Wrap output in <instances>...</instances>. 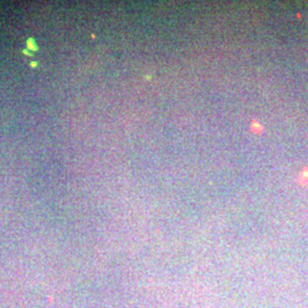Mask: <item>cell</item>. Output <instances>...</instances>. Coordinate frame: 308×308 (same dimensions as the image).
Masks as SVG:
<instances>
[{"mask_svg":"<svg viewBox=\"0 0 308 308\" xmlns=\"http://www.w3.org/2000/svg\"><path fill=\"white\" fill-rule=\"evenodd\" d=\"M299 180L302 184H308V170H304L300 173Z\"/></svg>","mask_w":308,"mask_h":308,"instance_id":"6da1fadb","label":"cell"},{"mask_svg":"<svg viewBox=\"0 0 308 308\" xmlns=\"http://www.w3.org/2000/svg\"><path fill=\"white\" fill-rule=\"evenodd\" d=\"M252 130H253L255 132H260L261 126H260L258 122H253V123H252Z\"/></svg>","mask_w":308,"mask_h":308,"instance_id":"7a4b0ae2","label":"cell"}]
</instances>
